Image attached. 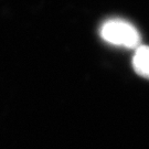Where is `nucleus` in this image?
<instances>
[{
    "mask_svg": "<svg viewBox=\"0 0 149 149\" xmlns=\"http://www.w3.org/2000/svg\"><path fill=\"white\" fill-rule=\"evenodd\" d=\"M101 37L107 43L128 49L140 45V34L132 23L123 19H109L101 27Z\"/></svg>",
    "mask_w": 149,
    "mask_h": 149,
    "instance_id": "1",
    "label": "nucleus"
},
{
    "mask_svg": "<svg viewBox=\"0 0 149 149\" xmlns=\"http://www.w3.org/2000/svg\"><path fill=\"white\" fill-rule=\"evenodd\" d=\"M133 66L136 73L143 77L149 79V47L139 45L135 49L133 56Z\"/></svg>",
    "mask_w": 149,
    "mask_h": 149,
    "instance_id": "2",
    "label": "nucleus"
}]
</instances>
